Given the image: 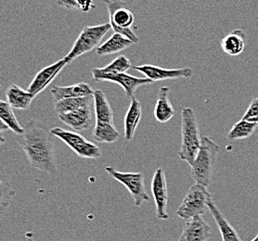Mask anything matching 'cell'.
Instances as JSON below:
<instances>
[{"instance_id": "cell-1", "label": "cell", "mask_w": 258, "mask_h": 241, "mask_svg": "<svg viewBox=\"0 0 258 241\" xmlns=\"http://www.w3.org/2000/svg\"><path fill=\"white\" fill-rule=\"evenodd\" d=\"M24 128V133L17 135V142L30 165L43 173L55 175L58 167L50 130L36 120H30Z\"/></svg>"}, {"instance_id": "cell-2", "label": "cell", "mask_w": 258, "mask_h": 241, "mask_svg": "<svg viewBox=\"0 0 258 241\" xmlns=\"http://www.w3.org/2000/svg\"><path fill=\"white\" fill-rule=\"evenodd\" d=\"M196 115L191 108H184L181 112V147L178 156L188 165L194 163L202 147Z\"/></svg>"}, {"instance_id": "cell-3", "label": "cell", "mask_w": 258, "mask_h": 241, "mask_svg": "<svg viewBox=\"0 0 258 241\" xmlns=\"http://www.w3.org/2000/svg\"><path fill=\"white\" fill-rule=\"evenodd\" d=\"M220 148L209 136H204L202 147L190 166V175L194 181L208 188L211 184L214 166Z\"/></svg>"}, {"instance_id": "cell-4", "label": "cell", "mask_w": 258, "mask_h": 241, "mask_svg": "<svg viewBox=\"0 0 258 241\" xmlns=\"http://www.w3.org/2000/svg\"><path fill=\"white\" fill-rule=\"evenodd\" d=\"M103 2L109 13V24L113 32L126 36L134 44L139 43L141 39L132 29L135 17L133 12L125 7L126 3L123 0H103Z\"/></svg>"}, {"instance_id": "cell-5", "label": "cell", "mask_w": 258, "mask_h": 241, "mask_svg": "<svg viewBox=\"0 0 258 241\" xmlns=\"http://www.w3.org/2000/svg\"><path fill=\"white\" fill-rule=\"evenodd\" d=\"M213 201L212 195L206 187L195 183L188 188V192L177 208L176 214L184 220H189L195 216H202Z\"/></svg>"}, {"instance_id": "cell-6", "label": "cell", "mask_w": 258, "mask_h": 241, "mask_svg": "<svg viewBox=\"0 0 258 241\" xmlns=\"http://www.w3.org/2000/svg\"><path fill=\"white\" fill-rule=\"evenodd\" d=\"M111 29L112 26L109 23L93 26H85L77 37V41L75 42L70 52L65 56L68 62L71 63L73 60L92 51L99 46L101 39Z\"/></svg>"}, {"instance_id": "cell-7", "label": "cell", "mask_w": 258, "mask_h": 241, "mask_svg": "<svg viewBox=\"0 0 258 241\" xmlns=\"http://www.w3.org/2000/svg\"><path fill=\"white\" fill-rule=\"evenodd\" d=\"M50 133L53 136H56L64 142L83 159H98L101 157L100 147L93 142L85 138L78 132L63 129L61 127H54L50 129Z\"/></svg>"}, {"instance_id": "cell-8", "label": "cell", "mask_w": 258, "mask_h": 241, "mask_svg": "<svg viewBox=\"0 0 258 241\" xmlns=\"http://www.w3.org/2000/svg\"><path fill=\"white\" fill-rule=\"evenodd\" d=\"M105 171L128 190L136 207H141L144 201L150 200V197L145 189L144 177L141 173H123L115 170L111 166H107Z\"/></svg>"}, {"instance_id": "cell-9", "label": "cell", "mask_w": 258, "mask_h": 241, "mask_svg": "<svg viewBox=\"0 0 258 241\" xmlns=\"http://www.w3.org/2000/svg\"><path fill=\"white\" fill-rule=\"evenodd\" d=\"M92 77L93 80L97 82H111L119 85L123 89L125 96L128 99L135 97L137 89L141 88V86H145L148 84H153V81L148 78H141L131 75L127 72L123 73H103L99 71L98 68L92 69Z\"/></svg>"}, {"instance_id": "cell-10", "label": "cell", "mask_w": 258, "mask_h": 241, "mask_svg": "<svg viewBox=\"0 0 258 241\" xmlns=\"http://www.w3.org/2000/svg\"><path fill=\"white\" fill-rule=\"evenodd\" d=\"M152 193L155 203L156 217L160 220H168L167 204L169 200L167 183L163 168H158L154 172L152 179Z\"/></svg>"}, {"instance_id": "cell-11", "label": "cell", "mask_w": 258, "mask_h": 241, "mask_svg": "<svg viewBox=\"0 0 258 241\" xmlns=\"http://www.w3.org/2000/svg\"><path fill=\"white\" fill-rule=\"evenodd\" d=\"M132 68L136 71H140L144 76L151 79L153 82L186 78L189 79L194 75L192 69L189 67L178 68V69H166L157 65L143 64L135 65Z\"/></svg>"}, {"instance_id": "cell-12", "label": "cell", "mask_w": 258, "mask_h": 241, "mask_svg": "<svg viewBox=\"0 0 258 241\" xmlns=\"http://www.w3.org/2000/svg\"><path fill=\"white\" fill-rule=\"evenodd\" d=\"M67 64H69V62L64 57L63 59H59L53 64L43 68L35 74L27 90L35 98L37 95L40 94L42 91L47 89Z\"/></svg>"}, {"instance_id": "cell-13", "label": "cell", "mask_w": 258, "mask_h": 241, "mask_svg": "<svg viewBox=\"0 0 258 241\" xmlns=\"http://www.w3.org/2000/svg\"><path fill=\"white\" fill-rule=\"evenodd\" d=\"M58 116L63 124L76 132L86 131L91 128L94 124V103Z\"/></svg>"}, {"instance_id": "cell-14", "label": "cell", "mask_w": 258, "mask_h": 241, "mask_svg": "<svg viewBox=\"0 0 258 241\" xmlns=\"http://www.w3.org/2000/svg\"><path fill=\"white\" fill-rule=\"evenodd\" d=\"M211 227L202 216H195L185 223L181 235L177 241H208Z\"/></svg>"}, {"instance_id": "cell-15", "label": "cell", "mask_w": 258, "mask_h": 241, "mask_svg": "<svg viewBox=\"0 0 258 241\" xmlns=\"http://www.w3.org/2000/svg\"><path fill=\"white\" fill-rule=\"evenodd\" d=\"M95 90L87 83H77L67 87H57L54 86L51 89V96L54 101L65 100V99H74V98H82L89 97L94 95Z\"/></svg>"}, {"instance_id": "cell-16", "label": "cell", "mask_w": 258, "mask_h": 241, "mask_svg": "<svg viewBox=\"0 0 258 241\" xmlns=\"http://www.w3.org/2000/svg\"><path fill=\"white\" fill-rule=\"evenodd\" d=\"M170 89L167 87L160 88L157 100L154 107V118L160 124L169 122L175 116V110L170 101Z\"/></svg>"}, {"instance_id": "cell-17", "label": "cell", "mask_w": 258, "mask_h": 241, "mask_svg": "<svg viewBox=\"0 0 258 241\" xmlns=\"http://www.w3.org/2000/svg\"><path fill=\"white\" fill-rule=\"evenodd\" d=\"M141 102L137 98H132L128 110L125 113L123 127H124V139L126 141H132L135 135L136 130L141 123Z\"/></svg>"}, {"instance_id": "cell-18", "label": "cell", "mask_w": 258, "mask_h": 241, "mask_svg": "<svg viewBox=\"0 0 258 241\" xmlns=\"http://www.w3.org/2000/svg\"><path fill=\"white\" fill-rule=\"evenodd\" d=\"M7 102L12 109L24 111L28 110L35 97L28 90L20 88L17 85H11L6 90Z\"/></svg>"}, {"instance_id": "cell-19", "label": "cell", "mask_w": 258, "mask_h": 241, "mask_svg": "<svg viewBox=\"0 0 258 241\" xmlns=\"http://www.w3.org/2000/svg\"><path fill=\"white\" fill-rule=\"evenodd\" d=\"M246 46L245 33L241 29L230 32L221 40V48L229 56H239L243 52Z\"/></svg>"}, {"instance_id": "cell-20", "label": "cell", "mask_w": 258, "mask_h": 241, "mask_svg": "<svg viewBox=\"0 0 258 241\" xmlns=\"http://www.w3.org/2000/svg\"><path fill=\"white\" fill-rule=\"evenodd\" d=\"M133 44L134 43L126 36L118 33H114L104 43H102L97 47L96 51L100 57L108 56V55H112V54L119 53L121 51H123L127 49L129 47H131Z\"/></svg>"}, {"instance_id": "cell-21", "label": "cell", "mask_w": 258, "mask_h": 241, "mask_svg": "<svg viewBox=\"0 0 258 241\" xmlns=\"http://www.w3.org/2000/svg\"><path fill=\"white\" fill-rule=\"evenodd\" d=\"M93 100L96 122L113 124V111L104 91L95 90Z\"/></svg>"}, {"instance_id": "cell-22", "label": "cell", "mask_w": 258, "mask_h": 241, "mask_svg": "<svg viewBox=\"0 0 258 241\" xmlns=\"http://www.w3.org/2000/svg\"><path fill=\"white\" fill-rule=\"evenodd\" d=\"M208 210L211 212L212 215L219 228L220 234L222 236V241H242L240 235H238L237 231L228 222V220L225 218V216L220 212V210L217 208V206L213 201L210 202Z\"/></svg>"}, {"instance_id": "cell-23", "label": "cell", "mask_w": 258, "mask_h": 241, "mask_svg": "<svg viewBox=\"0 0 258 241\" xmlns=\"http://www.w3.org/2000/svg\"><path fill=\"white\" fill-rule=\"evenodd\" d=\"M92 136L95 141L98 143L112 144L119 140L120 134L114 124L96 122L94 129L92 132Z\"/></svg>"}, {"instance_id": "cell-24", "label": "cell", "mask_w": 258, "mask_h": 241, "mask_svg": "<svg viewBox=\"0 0 258 241\" xmlns=\"http://www.w3.org/2000/svg\"><path fill=\"white\" fill-rule=\"evenodd\" d=\"M94 103L93 96L82 97V98H74V99H65V100L54 101V109L58 115L64 114L68 112L76 111L82 107L88 106Z\"/></svg>"}, {"instance_id": "cell-25", "label": "cell", "mask_w": 258, "mask_h": 241, "mask_svg": "<svg viewBox=\"0 0 258 241\" xmlns=\"http://www.w3.org/2000/svg\"><path fill=\"white\" fill-rule=\"evenodd\" d=\"M0 119H1V122L14 134L20 135L24 133V126H22L19 123L17 118L13 112L12 107L4 100L0 101Z\"/></svg>"}, {"instance_id": "cell-26", "label": "cell", "mask_w": 258, "mask_h": 241, "mask_svg": "<svg viewBox=\"0 0 258 241\" xmlns=\"http://www.w3.org/2000/svg\"><path fill=\"white\" fill-rule=\"evenodd\" d=\"M258 124L246 120H240L229 130L227 139L229 140H241L250 137L257 128Z\"/></svg>"}, {"instance_id": "cell-27", "label": "cell", "mask_w": 258, "mask_h": 241, "mask_svg": "<svg viewBox=\"0 0 258 241\" xmlns=\"http://www.w3.org/2000/svg\"><path fill=\"white\" fill-rule=\"evenodd\" d=\"M130 68H132V65L128 58L124 55H120L117 58L113 59L110 64L107 65L103 68H98V69L103 73L116 74V73L126 72Z\"/></svg>"}, {"instance_id": "cell-28", "label": "cell", "mask_w": 258, "mask_h": 241, "mask_svg": "<svg viewBox=\"0 0 258 241\" xmlns=\"http://www.w3.org/2000/svg\"><path fill=\"white\" fill-rule=\"evenodd\" d=\"M58 6L70 11H79L88 13L96 8L95 0H58Z\"/></svg>"}, {"instance_id": "cell-29", "label": "cell", "mask_w": 258, "mask_h": 241, "mask_svg": "<svg viewBox=\"0 0 258 241\" xmlns=\"http://www.w3.org/2000/svg\"><path fill=\"white\" fill-rule=\"evenodd\" d=\"M14 195L15 192L12 190L10 184L4 181V179H2L1 181V212L2 214L5 212L6 208L10 205Z\"/></svg>"}, {"instance_id": "cell-30", "label": "cell", "mask_w": 258, "mask_h": 241, "mask_svg": "<svg viewBox=\"0 0 258 241\" xmlns=\"http://www.w3.org/2000/svg\"><path fill=\"white\" fill-rule=\"evenodd\" d=\"M258 117V98H255L251 101L250 105L247 108V111L242 116V120L251 121L254 118Z\"/></svg>"}, {"instance_id": "cell-31", "label": "cell", "mask_w": 258, "mask_h": 241, "mask_svg": "<svg viewBox=\"0 0 258 241\" xmlns=\"http://www.w3.org/2000/svg\"><path fill=\"white\" fill-rule=\"evenodd\" d=\"M251 241H258V234L257 235H255V237H254V238H252V240Z\"/></svg>"}]
</instances>
